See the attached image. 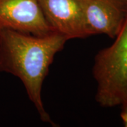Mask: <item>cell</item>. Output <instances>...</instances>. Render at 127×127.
<instances>
[{
    "label": "cell",
    "mask_w": 127,
    "mask_h": 127,
    "mask_svg": "<svg viewBox=\"0 0 127 127\" xmlns=\"http://www.w3.org/2000/svg\"><path fill=\"white\" fill-rule=\"evenodd\" d=\"M68 38L57 32L35 35L10 29L0 30V72L10 73L23 83L28 97L43 122L57 127L42 99L43 82L55 55Z\"/></svg>",
    "instance_id": "obj_1"
},
{
    "label": "cell",
    "mask_w": 127,
    "mask_h": 127,
    "mask_svg": "<svg viewBox=\"0 0 127 127\" xmlns=\"http://www.w3.org/2000/svg\"><path fill=\"white\" fill-rule=\"evenodd\" d=\"M88 33L114 39L127 19V0H81Z\"/></svg>",
    "instance_id": "obj_4"
},
{
    "label": "cell",
    "mask_w": 127,
    "mask_h": 127,
    "mask_svg": "<svg viewBox=\"0 0 127 127\" xmlns=\"http://www.w3.org/2000/svg\"><path fill=\"white\" fill-rule=\"evenodd\" d=\"M92 74L100 107L112 108L127 100V19L113 43L95 55Z\"/></svg>",
    "instance_id": "obj_2"
},
{
    "label": "cell",
    "mask_w": 127,
    "mask_h": 127,
    "mask_svg": "<svg viewBox=\"0 0 127 127\" xmlns=\"http://www.w3.org/2000/svg\"><path fill=\"white\" fill-rule=\"evenodd\" d=\"M46 21L54 32L71 40L90 36L81 0H39Z\"/></svg>",
    "instance_id": "obj_5"
},
{
    "label": "cell",
    "mask_w": 127,
    "mask_h": 127,
    "mask_svg": "<svg viewBox=\"0 0 127 127\" xmlns=\"http://www.w3.org/2000/svg\"><path fill=\"white\" fill-rule=\"evenodd\" d=\"M1 29L40 36L54 32L44 17L39 0H0Z\"/></svg>",
    "instance_id": "obj_3"
},
{
    "label": "cell",
    "mask_w": 127,
    "mask_h": 127,
    "mask_svg": "<svg viewBox=\"0 0 127 127\" xmlns=\"http://www.w3.org/2000/svg\"><path fill=\"white\" fill-rule=\"evenodd\" d=\"M120 117L122 122L123 126L124 127H127V100L120 104Z\"/></svg>",
    "instance_id": "obj_6"
}]
</instances>
